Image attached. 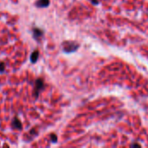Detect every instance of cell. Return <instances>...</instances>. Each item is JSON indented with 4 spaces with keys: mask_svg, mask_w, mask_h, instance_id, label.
Returning <instances> with one entry per match:
<instances>
[{
    "mask_svg": "<svg viewBox=\"0 0 148 148\" xmlns=\"http://www.w3.org/2000/svg\"><path fill=\"white\" fill-rule=\"evenodd\" d=\"M79 44L74 41H65L62 43V50L65 53H72L75 52V50L78 49L79 48Z\"/></svg>",
    "mask_w": 148,
    "mask_h": 148,
    "instance_id": "6da1fadb",
    "label": "cell"
},
{
    "mask_svg": "<svg viewBox=\"0 0 148 148\" xmlns=\"http://www.w3.org/2000/svg\"><path fill=\"white\" fill-rule=\"evenodd\" d=\"M44 82L42 78H38L35 82V86H34V91H33V95L35 96L36 99H38L39 95L41 91L44 88Z\"/></svg>",
    "mask_w": 148,
    "mask_h": 148,
    "instance_id": "7a4b0ae2",
    "label": "cell"
},
{
    "mask_svg": "<svg viewBox=\"0 0 148 148\" xmlns=\"http://www.w3.org/2000/svg\"><path fill=\"white\" fill-rule=\"evenodd\" d=\"M32 36H33V38L36 39V41H39L42 36H43V30L39 29V28H33L32 29Z\"/></svg>",
    "mask_w": 148,
    "mask_h": 148,
    "instance_id": "3957f363",
    "label": "cell"
},
{
    "mask_svg": "<svg viewBox=\"0 0 148 148\" xmlns=\"http://www.w3.org/2000/svg\"><path fill=\"white\" fill-rule=\"evenodd\" d=\"M12 127H13V128L17 129V130H22V129H23L22 122L19 121V119H18L17 117H15V118L13 119V121H12Z\"/></svg>",
    "mask_w": 148,
    "mask_h": 148,
    "instance_id": "277c9868",
    "label": "cell"
},
{
    "mask_svg": "<svg viewBox=\"0 0 148 148\" xmlns=\"http://www.w3.org/2000/svg\"><path fill=\"white\" fill-rule=\"evenodd\" d=\"M36 5L39 8H45L49 5V0H38L36 3Z\"/></svg>",
    "mask_w": 148,
    "mask_h": 148,
    "instance_id": "5b68a950",
    "label": "cell"
},
{
    "mask_svg": "<svg viewBox=\"0 0 148 148\" xmlns=\"http://www.w3.org/2000/svg\"><path fill=\"white\" fill-rule=\"evenodd\" d=\"M38 58H39V51L38 50H35L31 54V56H30V62L32 63H36L37 62Z\"/></svg>",
    "mask_w": 148,
    "mask_h": 148,
    "instance_id": "8992f818",
    "label": "cell"
},
{
    "mask_svg": "<svg viewBox=\"0 0 148 148\" xmlns=\"http://www.w3.org/2000/svg\"><path fill=\"white\" fill-rule=\"evenodd\" d=\"M50 138H51V141H52L53 143H56V142L57 141V136H56V134H52L50 135Z\"/></svg>",
    "mask_w": 148,
    "mask_h": 148,
    "instance_id": "52a82bcc",
    "label": "cell"
},
{
    "mask_svg": "<svg viewBox=\"0 0 148 148\" xmlns=\"http://www.w3.org/2000/svg\"><path fill=\"white\" fill-rule=\"evenodd\" d=\"M5 70V64L4 62H0V73H3Z\"/></svg>",
    "mask_w": 148,
    "mask_h": 148,
    "instance_id": "ba28073f",
    "label": "cell"
},
{
    "mask_svg": "<svg viewBox=\"0 0 148 148\" xmlns=\"http://www.w3.org/2000/svg\"><path fill=\"white\" fill-rule=\"evenodd\" d=\"M131 147H140V146L139 144H132V145H131Z\"/></svg>",
    "mask_w": 148,
    "mask_h": 148,
    "instance_id": "9c48e42d",
    "label": "cell"
},
{
    "mask_svg": "<svg viewBox=\"0 0 148 148\" xmlns=\"http://www.w3.org/2000/svg\"><path fill=\"white\" fill-rule=\"evenodd\" d=\"M92 3H94L95 4H97L98 3V1L97 0H92Z\"/></svg>",
    "mask_w": 148,
    "mask_h": 148,
    "instance_id": "30bf717a",
    "label": "cell"
}]
</instances>
